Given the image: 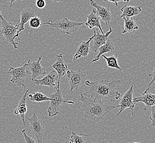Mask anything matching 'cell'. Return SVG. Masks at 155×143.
<instances>
[{
	"label": "cell",
	"mask_w": 155,
	"mask_h": 143,
	"mask_svg": "<svg viewBox=\"0 0 155 143\" xmlns=\"http://www.w3.org/2000/svg\"><path fill=\"white\" fill-rule=\"evenodd\" d=\"M2 74L11 75L12 77L11 81L13 84H16L18 87L27 88V86L25 84V81L29 75H31V73L29 71L27 63H26L22 67L17 68L10 67L8 71L2 73Z\"/></svg>",
	"instance_id": "8992f818"
},
{
	"label": "cell",
	"mask_w": 155,
	"mask_h": 143,
	"mask_svg": "<svg viewBox=\"0 0 155 143\" xmlns=\"http://www.w3.org/2000/svg\"><path fill=\"white\" fill-rule=\"evenodd\" d=\"M86 93H80V100L82 103V115L94 121L101 120L109 112L118 107V105H106L102 101H95L86 97Z\"/></svg>",
	"instance_id": "7a4b0ae2"
},
{
	"label": "cell",
	"mask_w": 155,
	"mask_h": 143,
	"mask_svg": "<svg viewBox=\"0 0 155 143\" xmlns=\"http://www.w3.org/2000/svg\"><path fill=\"white\" fill-rule=\"evenodd\" d=\"M41 25L42 24L41 23V18L36 16L32 17L29 21V27L31 28L38 29Z\"/></svg>",
	"instance_id": "484cf974"
},
{
	"label": "cell",
	"mask_w": 155,
	"mask_h": 143,
	"mask_svg": "<svg viewBox=\"0 0 155 143\" xmlns=\"http://www.w3.org/2000/svg\"><path fill=\"white\" fill-rule=\"evenodd\" d=\"M66 73L68 83L70 87V92H72L74 90H78L79 87L82 84H84L86 81V75L80 70L76 72L68 71Z\"/></svg>",
	"instance_id": "ba28073f"
},
{
	"label": "cell",
	"mask_w": 155,
	"mask_h": 143,
	"mask_svg": "<svg viewBox=\"0 0 155 143\" xmlns=\"http://www.w3.org/2000/svg\"><path fill=\"white\" fill-rule=\"evenodd\" d=\"M59 81L58 75L55 71L50 72L48 75L41 79H34L33 83L39 86H46L50 87H55V82Z\"/></svg>",
	"instance_id": "5bb4252c"
},
{
	"label": "cell",
	"mask_w": 155,
	"mask_h": 143,
	"mask_svg": "<svg viewBox=\"0 0 155 143\" xmlns=\"http://www.w3.org/2000/svg\"><path fill=\"white\" fill-rule=\"evenodd\" d=\"M122 14L120 16L121 18H132L134 16L139 14L142 11V7L131 6L125 5L120 9Z\"/></svg>",
	"instance_id": "ffe728a7"
},
{
	"label": "cell",
	"mask_w": 155,
	"mask_h": 143,
	"mask_svg": "<svg viewBox=\"0 0 155 143\" xmlns=\"http://www.w3.org/2000/svg\"><path fill=\"white\" fill-rule=\"evenodd\" d=\"M141 143V142H139V143Z\"/></svg>",
	"instance_id": "d590c367"
},
{
	"label": "cell",
	"mask_w": 155,
	"mask_h": 143,
	"mask_svg": "<svg viewBox=\"0 0 155 143\" xmlns=\"http://www.w3.org/2000/svg\"><path fill=\"white\" fill-rule=\"evenodd\" d=\"M84 84L89 87L90 91L87 93L90 94V99L95 101H102L103 99L114 101L120 99V94L115 89L117 84H121L120 81H86Z\"/></svg>",
	"instance_id": "6da1fadb"
},
{
	"label": "cell",
	"mask_w": 155,
	"mask_h": 143,
	"mask_svg": "<svg viewBox=\"0 0 155 143\" xmlns=\"http://www.w3.org/2000/svg\"><path fill=\"white\" fill-rule=\"evenodd\" d=\"M110 30L106 34H100L98 29L97 28L96 30L94 29V37L92 46L91 47V50H93L94 52H96L98 50L99 47L106 44L108 40L109 35L112 33L113 30L112 28H109Z\"/></svg>",
	"instance_id": "7c38bea8"
},
{
	"label": "cell",
	"mask_w": 155,
	"mask_h": 143,
	"mask_svg": "<svg viewBox=\"0 0 155 143\" xmlns=\"http://www.w3.org/2000/svg\"><path fill=\"white\" fill-rule=\"evenodd\" d=\"M53 1L54 2H62L64 1V0H53Z\"/></svg>",
	"instance_id": "d6a6232c"
},
{
	"label": "cell",
	"mask_w": 155,
	"mask_h": 143,
	"mask_svg": "<svg viewBox=\"0 0 155 143\" xmlns=\"http://www.w3.org/2000/svg\"><path fill=\"white\" fill-rule=\"evenodd\" d=\"M103 1H109L110 3H113V5H114L115 6H118V3L120 2H127V0H103Z\"/></svg>",
	"instance_id": "4dcf8cb0"
},
{
	"label": "cell",
	"mask_w": 155,
	"mask_h": 143,
	"mask_svg": "<svg viewBox=\"0 0 155 143\" xmlns=\"http://www.w3.org/2000/svg\"><path fill=\"white\" fill-rule=\"evenodd\" d=\"M28 97H29L31 101L33 102L40 103V102L49 101L50 100L49 97H47L41 92L33 93L31 94H29Z\"/></svg>",
	"instance_id": "cb8c5ba5"
},
{
	"label": "cell",
	"mask_w": 155,
	"mask_h": 143,
	"mask_svg": "<svg viewBox=\"0 0 155 143\" xmlns=\"http://www.w3.org/2000/svg\"><path fill=\"white\" fill-rule=\"evenodd\" d=\"M90 3L92 7L96 9L97 14L100 17L101 20L104 22L107 25L109 26V28H111L110 23L112 19L113 18V16L109 10V5L107 7L101 6L97 3V2H95L93 0H90Z\"/></svg>",
	"instance_id": "30bf717a"
},
{
	"label": "cell",
	"mask_w": 155,
	"mask_h": 143,
	"mask_svg": "<svg viewBox=\"0 0 155 143\" xmlns=\"http://www.w3.org/2000/svg\"><path fill=\"white\" fill-rule=\"evenodd\" d=\"M82 24H84V23L82 22H74L66 18L54 23H51L49 21V22L44 23L43 24V25H50L51 27L56 29L59 32L68 35L74 33L77 31L78 28Z\"/></svg>",
	"instance_id": "5b68a950"
},
{
	"label": "cell",
	"mask_w": 155,
	"mask_h": 143,
	"mask_svg": "<svg viewBox=\"0 0 155 143\" xmlns=\"http://www.w3.org/2000/svg\"><path fill=\"white\" fill-rule=\"evenodd\" d=\"M133 85L131 86L129 89L124 94L123 97L120 100L118 103V107L119 108V111L118 114L116 115L117 117L121 112L125 110H130L131 111V116H133L134 108L135 107V104L133 103Z\"/></svg>",
	"instance_id": "9c48e42d"
},
{
	"label": "cell",
	"mask_w": 155,
	"mask_h": 143,
	"mask_svg": "<svg viewBox=\"0 0 155 143\" xmlns=\"http://www.w3.org/2000/svg\"><path fill=\"white\" fill-rule=\"evenodd\" d=\"M21 15V19L19 20L18 25L19 28V31L21 33H22V31L25 30V25L27 23V22L30 21V19L35 16L34 11L31 9V8H29L28 7H27L25 9L22 10L20 13Z\"/></svg>",
	"instance_id": "ac0fdd59"
},
{
	"label": "cell",
	"mask_w": 155,
	"mask_h": 143,
	"mask_svg": "<svg viewBox=\"0 0 155 143\" xmlns=\"http://www.w3.org/2000/svg\"><path fill=\"white\" fill-rule=\"evenodd\" d=\"M7 1H9L10 2V7H12V4L13 2H15L16 1H18V0H6ZM22 1V0H21Z\"/></svg>",
	"instance_id": "1f68e13d"
},
{
	"label": "cell",
	"mask_w": 155,
	"mask_h": 143,
	"mask_svg": "<svg viewBox=\"0 0 155 143\" xmlns=\"http://www.w3.org/2000/svg\"><path fill=\"white\" fill-rule=\"evenodd\" d=\"M133 103L135 105L138 103H143L145 104L143 107V110H150L152 106L155 105V95L151 93L149 88H147L142 94V96L133 99Z\"/></svg>",
	"instance_id": "8fae6325"
},
{
	"label": "cell",
	"mask_w": 155,
	"mask_h": 143,
	"mask_svg": "<svg viewBox=\"0 0 155 143\" xmlns=\"http://www.w3.org/2000/svg\"><path fill=\"white\" fill-rule=\"evenodd\" d=\"M124 29L122 31V34L127 33H133L139 29V27L134 21L133 18H124Z\"/></svg>",
	"instance_id": "7402d4cb"
},
{
	"label": "cell",
	"mask_w": 155,
	"mask_h": 143,
	"mask_svg": "<svg viewBox=\"0 0 155 143\" xmlns=\"http://www.w3.org/2000/svg\"><path fill=\"white\" fill-rule=\"evenodd\" d=\"M41 59L42 57L41 56L38 58L37 61L31 62V61L29 59L27 62L29 71L31 73L32 81H34V79H35V78L40 77L41 75H47L46 69L41 65Z\"/></svg>",
	"instance_id": "4fadbf2b"
},
{
	"label": "cell",
	"mask_w": 155,
	"mask_h": 143,
	"mask_svg": "<svg viewBox=\"0 0 155 143\" xmlns=\"http://www.w3.org/2000/svg\"><path fill=\"white\" fill-rule=\"evenodd\" d=\"M98 51L99 52L98 54L96 57H94V59L92 60V63L97 62L100 59V57L103 55L104 53H111V52L115 51L114 44L112 42V40L108 39L107 42H106V44L102 45V46L100 47Z\"/></svg>",
	"instance_id": "44dd1931"
},
{
	"label": "cell",
	"mask_w": 155,
	"mask_h": 143,
	"mask_svg": "<svg viewBox=\"0 0 155 143\" xmlns=\"http://www.w3.org/2000/svg\"><path fill=\"white\" fill-rule=\"evenodd\" d=\"M87 18V22L85 23V25L87 26L90 29L94 28H99L101 31L102 32V34H104L103 31L102 27L101 26L100 21L101 18L97 14L96 9L92 7V11L89 15L86 16Z\"/></svg>",
	"instance_id": "2e32d148"
},
{
	"label": "cell",
	"mask_w": 155,
	"mask_h": 143,
	"mask_svg": "<svg viewBox=\"0 0 155 143\" xmlns=\"http://www.w3.org/2000/svg\"><path fill=\"white\" fill-rule=\"evenodd\" d=\"M94 35L92 37H90V39L86 41H83L80 44L77 49V51L74 54L73 60L77 59L81 57H85L88 56L90 52V42L93 40Z\"/></svg>",
	"instance_id": "e0dca14e"
},
{
	"label": "cell",
	"mask_w": 155,
	"mask_h": 143,
	"mask_svg": "<svg viewBox=\"0 0 155 143\" xmlns=\"http://www.w3.org/2000/svg\"><path fill=\"white\" fill-rule=\"evenodd\" d=\"M102 56L106 59L108 67L112 68L119 69L121 71L122 70V68L118 65V55H112L109 57H107L104 55Z\"/></svg>",
	"instance_id": "603a6c76"
},
{
	"label": "cell",
	"mask_w": 155,
	"mask_h": 143,
	"mask_svg": "<svg viewBox=\"0 0 155 143\" xmlns=\"http://www.w3.org/2000/svg\"><path fill=\"white\" fill-rule=\"evenodd\" d=\"M25 117L28 119L29 122L30 133L37 139L38 143H43V137L44 132V123L45 121V119L44 118L43 119L41 120L38 117L35 113H33V116L31 118H29L28 116H25Z\"/></svg>",
	"instance_id": "52a82bcc"
},
{
	"label": "cell",
	"mask_w": 155,
	"mask_h": 143,
	"mask_svg": "<svg viewBox=\"0 0 155 143\" xmlns=\"http://www.w3.org/2000/svg\"><path fill=\"white\" fill-rule=\"evenodd\" d=\"M151 115L150 117V119L152 122L151 126L153 127H155V105L152 106L151 109Z\"/></svg>",
	"instance_id": "83f0119b"
},
{
	"label": "cell",
	"mask_w": 155,
	"mask_h": 143,
	"mask_svg": "<svg viewBox=\"0 0 155 143\" xmlns=\"http://www.w3.org/2000/svg\"><path fill=\"white\" fill-rule=\"evenodd\" d=\"M149 76L152 78L151 81L150 83H149V86H148V88H150V87L151 86V85L155 81V67L154 68V69H153V71L152 72V73L150 74V75H149Z\"/></svg>",
	"instance_id": "f546056e"
},
{
	"label": "cell",
	"mask_w": 155,
	"mask_h": 143,
	"mask_svg": "<svg viewBox=\"0 0 155 143\" xmlns=\"http://www.w3.org/2000/svg\"><path fill=\"white\" fill-rule=\"evenodd\" d=\"M129 1H130V0H127V2H126V5H127L128 3L129 2Z\"/></svg>",
	"instance_id": "836d02e7"
},
{
	"label": "cell",
	"mask_w": 155,
	"mask_h": 143,
	"mask_svg": "<svg viewBox=\"0 0 155 143\" xmlns=\"http://www.w3.org/2000/svg\"><path fill=\"white\" fill-rule=\"evenodd\" d=\"M35 5L38 8L43 9L46 6L45 0H37L35 2Z\"/></svg>",
	"instance_id": "f1b7e54d"
},
{
	"label": "cell",
	"mask_w": 155,
	"mask_h": 143,
	"mask_svg": "<svg viewBox=\"0 0 155 143\" xmlns=\"http://www.w3.org/2000/svg\"><path fill=\"white\" fill-rule=\"evenodd\" d=\"M0 19L1 22L2 29L0 30V34L3 35L9 45H13L15 49H17L18 43L15 42V39L18 38V42L20 40L19 37L21 33L19 31L18 22L16 25H14L11 21H7L1 14L0 10Z\"/></svg>",
	"instance_id": "3957f363"
},
{
	"label": "cell",
	"mask_w": 155,
	"mask_h": 143,
	"mask_svg": "<svg viewBox=\"0 0 155 143\" xmlns=\"http://www.w3.org/2000/svg\"><path fill=\"white\" fill-rule=\"evenodd\" d=\"M88 135L84 134H78L77 132H71L70 141L72 143H85V137H88Z\"/></svg>",
	"instance_id": "d4e9b609"
},
{
	"label": "cell",
	"mask_w": 155,
	"mask_h": 143,
	"mask_svg": "<svg viewBox=\"0 0 155 143\" xmlns=\"http://www.w3.org/2000/svg\"><path fill=\"white\" fill-rule=\"evenodd\" d=\"M28 92H29V90L26 91L25 95L23 96L22 99L20 100L18 105V106L17 107V108L15 110V112H14L15 115H20L24 125L25 124V113H26V112H27V96L28 95Z\"/></svg>",
	"instance_id": "d6986e66"
},
{
	"label": "cell",
	"mask_w": 155,
	"mask_h": 143,
	"mask_svg": "<svg viewBox=\"0 0 155 143\" xmlns=\"http://www.w3.org/2000/svg\"><path fill=\"white\" fill-rule=\"evenodd\" d=\"M68 143H72L71 141H70H70H68Z\"/></svg>",
	"instance_id": "e575fe53"
},
{
	"label": "cell",
	"mask_w": 155,
	"mask_h": 143,
	"mask_svg": "<svg viewBox=\"0 0 155 143\" xmlns=\"http://www.w3.org/2000/svg\"><path fill=\"white\" fill-rule=\"evenodd\" d=\"M52 67L55 69L58 75V81H60L61 77L65 75L66 73L68 71V66L64 62V59L62 54H59L57 55L56 62L52 65Z\"/></svg>",
	"instance_id": "9a60e30c"
},
{
	"label": "cell",
	"mask_w": 155,
	"mask_h": 143,
	"mask_svg": "<svg viewBox=\"0 0 155 143\" xmlns=\"http://www.w3.org/2000/svg\"><path fill=\"white\" fill-rule=\"evenodd\" d=\"M27 128H26L22 131V134L24 136V138L26 143H36L35 141L34 140V137L29 136L27 133Z\"/></svg>",
	"instance_id": "4316f807"
},
{
	"label": "cell",
	"mask_w": 155,
	"mask_h": 143,
	"mask_svg": "<svg viewBox=\"0 0 155 143\" xmlns=\"http://www.w3.org/2000/svg\"><path fill=\"white\" fill-rule=\"evenodd\" d=\"M58 85L56 87V91L55 93L50 95L49 108L48 110V116L52 117L57 115L59 113L60 110L65 103L74 104V102L65 99L62 97V94L60 88V81H58Z\"/></svg>",
	"instance_id": "277c9868"
}]
</instances>
